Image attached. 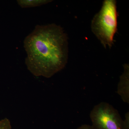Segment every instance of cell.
Masks as SVG:
<instances>
[{
    "instance_id": "obj_6",
    "label": "cell",
    "mask_w": 129,
    "mask_h": 129,
    "mask_svg": "<svg viewBox=\"0 0 129 129\" xmlns=\"http://www.w3.org/2000/svg\"><path fill=\"white\" fill-rule=\"evenodd\" d=\"M0 129H12L10 121L7 118L0 120Z\"/></svg>"
},
{
    "instance_id": "obj_1",
    "label": "cell",
    "mask_w": 129,
    "mask_h": 129,
    "mask_svg": "<svg viewBox=\"0 0 129 129\" xmlns=\"http://www.w3.org/2000/svg\"><path fill=\"white\" fill-rule=\"evenodd\" d=\"M23 43L27 54L25 64L35 76L51 78L67 64L68 36L60 25H36Z\"/></svg>"
},
{
    "instance_id": "obj_5",
    "label": "cell",
    "mask_w": 129,
    "mask_h": 129,
    "mask_svg": "<svg viewBox=\"0 0 129 129\" xmlns=\"http://www.w3.org/2000/svg\"><path fill=\"white\" fill-rule=\"evenodd\" d=\"M52 1L50 0H18L17 2L22 8H28L40 6Z\"/></svg>"
},
{
    "instance_id": "obj_7",
    "label": "cell",
    "mask_w": 129,
    "mask_h": 129,
    "mask_svg": "<svg viewBox=\"0 0 129 129\" xmlns=\"http://www.w3.org/2000/svg\"><path fill=\"white\" fill-rule=\"evenodd\" d=\"M123 121L125 129H129V113L127 112L125 115V119Z\"/></svg>"
},
{
    "instance_id": "obj_2",
    "label": "cell",
    "mask_w": 129,
    "mask_h": 129,
    "mask_svg": "<svg viewBox=\"0 0 129 129\" xmlns=\"http://www.w3.org/2000/svg\"><path fill=\"white\" fill-rule=\"evenodd\" d=\"M91 30L105 48H111L117 28V2L105 0L101 10L94 16L91 23Z\"/></svg>"
},
{
    "instance_id": "obj_8",
    "label": "cell",
    "mask_w": 129,
    "mask_h": 129,
    "mask_svg": "<svg viewBox=\"0 0 129 129\" xmlns=\"http://www.w3.org/2000/svg\"><path fill=\"white\" fill-rule=\"evenodd\" d=\"M77 129H94L91 125L87 124L82 125Z\"/></svg>"
},
{
    "instance_id": "obj_3",
    "label": "cell",
    "mask_w": 129,
    "mask_h": 129,
    "mask_svg": "<svg viewBox=\"0 0 129 129\" xmlns=\"http://www.w3.org/2000/svg\"><path fill=\"white\" fill-rule=\"evenodd\" d=\"M90 118L94 129H125L118 112L107 103L102 102L95 106Z\"/></svg>"
},
{
    "instance_id": "obj_4",
    "label": "cell",
    "mask_w": 129,
    "mask_h": 129,
    "mask_svg": "<svg viewBox=\"0 0 129 129\" xmlns=\"http://www.w3.org/2000/svg\"><path fill=\"white\" fill-rule=\"evenodd\" d=\"M124 72L120 77L117 92L124 103H129V66L124 64Z\"/></svg>"
}]
</instances>
